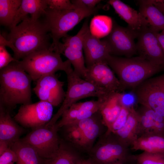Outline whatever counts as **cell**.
<instances>
[{"label": "cell", "mask_w": 164, "mask_h": 164, "mask_svg": "<svg viewBox=\"0 0 164 164\" xmlns=\"http://www.w3.org/2000/svg\"><path fill=\"white\" fill-rule=\"evenodd\" d=\"M139 12L149 26L159 32L164 30V14L149 0H138Z\"/></svg>", "instance_id": "cell-23"}, {"label": "cell", "mask_w": 164, "mask_h": 164, "mask_svg": "<svg viewBox=\"0 0 164 164\" xmlns=\"http://www.w3.org/2000/svg\"><path fill=\"white\" fill-rule=\"evenodd\" d=\"M159 32L149 26L142 28L137 37V52L139 56L151 62L164 66V53L157 37Z\"/></svg>", "instance_id": "cell-13"}, {"label": "cell", "mask_w": 164, "mask_h": 164, "mask_svg": "<svg viewBox=\"0 0 164 164\" xmlns=\"http://www.w3.org/2000/svg\"><path fill=\"white\" fill-rule=\"evenodd\" d=\"M113 164H124L121 162H116V163H114Z\"/></svg>", "instance_id": "cell-42"}, {"label": "cell", "mask_w": 164, "mask_h": 164, "mask_svg": "<svg viewBox=\"0 0 164 164\" xmlns=\"http://www.w3.org/2000/svg\"><path fill=\"white\" fill-rule=\"evenodd\" d=\"M53 106L45 101L22 105L13 118L26 128H34L47 124L53 117Z\"/></svg>", "instance_id": "cell-12"}, {"label": "cell", "mask_w": 164, "mask_h": 164, "mask_svg": "<svg viewBox=\"0 0 164 164\" xmlns=\"http://www.w3.org/2000/svg\"><path fill=\"white\" fill-rule=\"evenodd\" d=\"M22 0H0V23L11 27Z\"/></svg>", "instance_id": "cell-28"}, {"label": "cell", "mask_w": 164, "mask_h": 164, "mask_svg": "<svg viewBox=\"0 0 164 164\" xmlns=\"http://www.w3.org/2000/svg\"><path fill=\"white\" fill-rule=\"evenodd\" d=\"M105 62L115 73L125 91H131L164 68L140 56L120 57L109 55Z\"/></svg>", "instance_id": "cell-3"}, {"label": "cell", "mask_w": 164, "mask_h": 164, "mask_svg": "<svg viewBox=\"0 0 164 164\" xmlns=\"http://www.w3.org/2000/svg\"><path fill=\"white\" fill-rule=\"evenodd\" d=\"M10 147L17 155V160L15 164H43L44 159L21 139L12 144Z\"/></svg>", "instance_id": "cell-24"}, {"label": "cell", "mask_w": 164, "mask_h": 164, "mask_svg": "<svg viewBox=\"0 0 164 164\" xmlns=\"http://www.w3.org/2000/svg\"><path fill=\"white\" fill-rule=\"evenodd\" d=\"M23 129L11 115V112L0 106V141L10 146L19 140Z\"/></svg>", "instance_id": "cell-19"}, {"label": "cell", "mask_w": 164, "mask_h": 164, "mask_svg": "<svg viewBox=\"0 0 164 164\" xmlns=\"http://www.w3.org/2000/svg\"><path fill=\"white\" fill-rule=\"evenodd\" d=\"M86 67L97 63L105 61L111 55L110 50L106 41L93 36L89 30L86 34L83 42Z\"/></svg>", "instance_id": "cell-16"}, {"label": "cell", "mask_w": 164, "mask_h": 164, "mask_svg": "<svg viewBox=\"0 0 164 164\" xmlns=\"http://www.w3.org/2000/svg\"><path fill=\"white\" fill-rule=\"evenodd\" d=\"M164 14V0H149Z\"/></svg>", "instance_id": "cell-38"}, {"label": "cell", "mask_w": 164, "mask_h": 164, "mask_svg": "<svg viewBox=\"0 0 164 164\" xmlns=\"http://www.w3.org/2000/svg\"><path fill=\"white\" fill-rule=\"evenodd\" d=\"M6 46L0 45V70L13 62L18 61L8 51Z\"/></svg>", "instance_id": "cell-35"}, {"label": "cell", "mask_w": 164, "mask_h": 164, "mask_svg": "<svg viewBox=\"0 0 164 164\" xmlns=\"http://www.w3.org/2000/svg\"><path fill=\"white\" fill-rule=\"evenodd\" d=\"M137 164H164V153L143 152L134 157Z\"/></svg>", "instance_id": "cell-31"}, {"label": "cell", "mask_w": 164, "mask_h": 164, "mask_svg": "<svg viewBox=\"0 0 164 164\" xmlns=\"http://www.w3.org/2000/svg\"><path fill=\"white\" fill-rule=\"evenodd\" d=\"M48 8L46 0H22L10 28L18 25L29 14L31 19H39L41 16L45 15Z\"/></svg>", "instance_id": "cell-20"}, {"label": "cell", "mask_w": 164, "mask_h": 164, "mask_svg": "<svg viewBox=\"0 0 164 164\" xmlns=\"http://www.w3.org/2000/svg\"><path fill=\"white\" fill-rule=\"evenodd\" d=\"M63 127L65 128L68 139L75 145L81 147L82 133L77 124L69 125Z\"/></svg>", "instance_id": "cell-32"}, {"label": "cell", "mask_w": 164, "mask_h": 164, "mask_svg": "<svg viewBox=\"0 0 164 164\" xmlns=\"http://www.w3.org/2000/svg\"><path fill=\"white\" fill-rule=\"evenodd\" d=\"M81 102H76L71 105L62 115L60 120L56 123L58 128L70 124L77 123L82 120L89 117L94 113L86 111Z\"/></svg>", "instance_id": "cell-25"}, {"label": "cell", "mask_w": 164, "mask_h": 164, "mask_svg": "<svg viewBox=\"0 0 164 164\" xmlns=\"http://www.w3.org/2000/svg\"><path fill=\"white\" fill-rule=\"evenodd\" d=\"M66 73L67 84L64 98L59 109L46 124L47 125L55 124L65 111L78 100L92 97L102 99L111 93L82 78L72 68Z\"/></svg>", "instance_id": "cell-6"}, {"label": "cell", "mask_w": 164, "mask_h": 164, "mask_svg": "<svg viewBox=\"0 0 164 164\" xmlns=\"http://www.w3.org/2000/svg\"><path fill=\"white\" fill-rule=\"evenodd\" d=\"M56 124L46 125L33 128L22 141L31 146L43 159L50 157L59 149L60 145Z\"/></svg>", "instance_id": "cell-9"}, {"label": "cell", "mask_w": 164, "mask_h": 164, "mask_svg": "<svg viewBox=\"0 0 164 164\" xmlns=\"http://www.w3.org/2000/svg\"><path fill=\"white\" fill-rule=\"evenodd\" d=\"M76 164H92L90 158L87 159H80Z\"/></svg>", "instance_id": "cell-41"}, {"label": "cell", "mask_w": 164, "mask_h": 164, "mask_svg": "<svg viewBox=\"0 0 164 164\" xmlns=\"http://www.w3.org/2000/svg\"><path fill=\"white\" fill-rule=\"evenodd\" d=\"M109 3L116 13L128 25V26L139 32L143 27L149 26L146 19L138 12L119 0H110Z\"/></svg>", "instance_id": "cell-17"}, {"label": "cell", "mask_w": 164, "mask_h": 164, "mask_svg": "<svg viewBox=\"0 0 164 164\" xmlns=\"http://www.w3.org/2000/svg\"><path fill=\"white\" fill-rule=\"evenodd\" d=\"M80 159L76 153L60 143L58 150L50 157L44 159L43 164H76Z\"/></svg>", "instance_id": "cell-26"}, {"label": "cell", "mask_w": 164, "mask_h": 164, "mask_svg": "<svg viewBox=\"0 0 164 164\" xmlns=\"http://www.w3.org/2000/svg\"><path fill=\"white\" fill-rule=\"evenodd\" d=\"M111 133L112 137L110 133H106V138L93 151L90 158L92 164H113L118 162L124 164L132 158L128 147Z\"/></svg>", "instance_id": "cell-10"}, {"label": "cell", "mask_w": 164, "mask_h": 164, "mask_svg": "<svg viewBox=\"0 0 164 164\" xmlns=\"http://www.w3.org/2000/svg\"><path fill=\"white\" fill-rule=\"evenodd\" d=\"M10 29L6 37L0 33V45L10 48L16 60H20L35 52L50 50L51 38L43 22L27 16Z\"/></svg>", "instance_id": "cell-1"}, {"label": "cell", "mask_w": 164, "mask_h": 164, "mask_svg": "<svg viewBox=\"0 0 164 164\" xmlns=\"http://www.w3.org/2000/svg\"><path fill=\"white\" fill-rule=\"evenodd\" d=\"M131 106L124 103L120 114L107 133H113L124 126L126 121Z\"/></svg>", "instance_id": "cell-33"}, {"label": "cell", "mask_w": 164, "mask_h": 164, "mask_svg": "<svg viewBox=\"0 0 164 164\" xmlns=\"http://www.w3.org/2000/svg\"><path fill=\"white\" fill-rule=\"evenodd\" d=\"M18 63L34 81L44 76L55 74L58 71L66 73L72 68L68 60L63 61L60 53L49 49L33 52Z\"/></svg>", "instance_id": "cell-5"}, {"label": "cell", "mask_w": 164, "mask_h": 164, "mask_svg": "<svg viewBox=\"0 0 164 164\" xmlns=\"http://www.w3.org/2000/svg\"><path fill=\"white\" fill-rule=\"evenodd\" d=\"M17 160L16 153L10 147L0 155V164H15Z\"/></svg>", "instance_id": "cell-36"}, {"label": "cell", "mask_w": 164, "mask_h": 164, "mask_svg": "<svg viewBox=\"0 0 164 164\" xmlns=\"http://www.w3.org/2000/svg\"><path fill=\"white\" fill-rule=\"evenodd\" d=\"M36 82L33 90L40 101L48 102L53 107L62 103L66 93L63 88L64 83L55 74L43 76Z\"/></svg>", "instance_id": "cell-15"}, {"label": "cell", "mask_w": 164, "mask_h": 164, "mask_svg": "<svg viewBox=\"0 0 164 164\" xmlns=\"http://www.w3.org/2000/svg\"><path fill=\"white\" fill-rule=\"evenodd\" d=\"M85 80L108 92L122 93L125 91L119 80L105 61L87 67Z\"/></svg>", "instance_id": "cell-14"}, {"label": "cell", "mask_w": 164, "mask_h": 164, "mask_svg": "<svg viewBox=\"0 0 164 164\" xmlns=\"http://www.w3.org/2000/svg\"><path fill=\"white\" fill-rule=\"evenodd\" d=\"M138 117L133 105L130 106L126 121L120 129L112 133L119 141L128 146H131L138 137Z\"/></svg>", "instance_id": "cell-21"}, {"label": "cell", "mask_w": 164, "mask_h": 164, "mask_svg": "<svg viewBox=\"0 0 164 164\" xmlns=\"http://www.w3.org/2000/svg\"><path fill=\"white\" fill-rule=\"evenodd\" d=\"M10 147L9 144L6 142L0 141V155L5 152Z\"/></svg>", "instance_id": "cell-39"}, {"label": "cell", "mask_w": 164, "mask_h": 164, "mask_svg": "<svg viewBox=\"0 0 164 164\" xmlns=\"http://www.w3.org/2000/svg\"><path fill=\"white\" fill-rule=\"evenodd\" d=\"M113 22L110 17L104 15H97L92 19L89 27L90 33L93 36L100 39L106 37L111 32Z\"/></svg>", "instance_id": "cell-27"}, {"label": "cell", "mask_w": 164, "mask_h": 164, "mask_svg": "<svg viewBox=\"0 0 164 164\" xmlns=\"http://www.w3.org/2000/svg\"><path fill=\"white\" fill-rule=\"evenodd\" d=\"M157 37L164 53V30L162 31L161 32H158Z\"/></svg>", "instance_id": "cell-40"}, {"label": "cell", "mask_w": 164, "mask_h": 164, "mask_svg": "<svg viewBox=\"0 0 164 164\" xmlns=\"http://www.w3.org/2000/svg\"><path fill=\"white\" fill-rule=\"evenodd\" d=\"M48 7L57 10L74 9L76 7L69 0H46Z\"/></svg>", "instance_id": "cell-34"}, {"label": "cell", "mask_w": 164, "mask_h": 164, "mask_svg": "<svg viewBox=\"0 0 164 164\" xmlns=\"http://www.w3.org/2000/svg\"><path fill=\"white\" fill-rule=\"evenodd\" d=\"M102 120L101 116L93 124L82 132V139L81 147L88 146L98 136L101 130L99 121Z\"/></svg>", "instance_id": "cell-30"}, {"label": "cell", "mask_w": 164, "mask_h": 164, "mask_svg": "<svg viewBox=\"0 0 164 164\" xmlns=\"http://www.w3.org/2000/svg\"><path fill=\"white\" fill-rule=\"evenodd\" d=\"M101 1L99 0H73L71 2L77 7L93 9Z\"/></svg>", "instance_id": "cell-37"}, {"label": "cell", "mask_w": 164, "mask_h": 164, "mask_svg": "<svg viewBox=\"0 0 164 164\" xmlns=\"http://www.w3.org/2000/svg\"><path fill=\"white\" fill-rule=\"evenodd\" d=\"M132 149L151 153H164V135L150 134L138 137L131 146Z\"/></svg>", "instance_id": "cell-22"}, {"label": "cell", "mask_w": 164, "mask_h": 164, "mask_svg": "<svg viewBox=\"0 0 164 164\" xmlns=\"http://www.w3.org/2000/svg\"><path fill=\"white\" fill-rule=\"evenodd\" d=\"M138 33L128 26L122 27L113 21L111 32L104 39L109 46L111 55L132 57L137 53L135 39Z\"/></svg>", "instance_id": "cell-11"}, {"label": "cell", "mask_w": 164, "mask_h": 164, "mask_svg": "<svg viewBox=\"0 0 164 164\" xmlns=\"http://www.w3.org/2000/svg\"><path fill=\"white\" fill-rule=\"evenodd\" d=\"M102 6L97 5L93 9L77 7L74 9L57 10L46 9L43 22L52 40L50 50L57 52L60 40L85 18L97 13Z\"/></svg>", "instance_id": "cell-4"}, {"label": "cell", "mask_w": 164, "mask_h": 164, "mask_svg": "<svg viewBox=\"0 0 164 164\" xmlns=\"http://www.w3.org/2000/svg\"><path fill=\"white\" fill-rule=\"evenodd\" d=\"M19 61L0 70V106L10 112L18 104L32 103V80Z\"/></svg>", "instance_id": "cell-2"}, {"label": "cell", "mask_w": 164, "mask_h": 164, "mask_svg": "<svg viewBox=\"0 0 164 164\" xmlns=\"http://www.w3.org/2000/svg\"><path fill=\"white\" fill-rule=\"evenodd\" d=\"M131 91L138 104L164 118V73L145 80Z\"/></svg>", "instance_id": "cell-7"}, {"label": "cell", "mask_w": 164, "mask_h": 164, "mask_svg": "<svg viewBox=\"0 0 164 164\" xmlns=\"http://www.w3.org/2000/svg\"><path fill=\"white\" fill-rule=\"evenodd\" d=\"M138 109L149 119L152 133L164 135V118L153 110L140 105Z\"/></svg>", "instance_id": "cell-29"}, {"label": "cell", "mask_w": 164, "mask_h": 164, "mask_svg": "<svg viewBox=\"0 0 164 164\" xmlns=\"http://www.w3.org/2000/svg\"><path fill=\"white\" fill-rule=\"evenodd\" d=\"M123 96L122 93L112 92L103 100L99 111L103 124L107 127L108 130L120 113L124 103Z\"/></svg>", "instance_id": "cell-18"}, {"label": "cell", "mask_w": 164, "mask_h": 164, "mask_svg": "<svg viewBox=\"0 0 164 164\" xmlns=\"http://www.w3.org/2000/svg\"><path fill=\"white\" fill-rule=\"evenodd\" d=\"M88 23L87 18L76 35L73 36L67 35L63 37V43L60 42L57 52L67 58L73 65L74 72L84 79L87 67L83 54V42L86 34L89 30Z\"/></svg>", "instance_id": "cell-8"}]
</instances>
